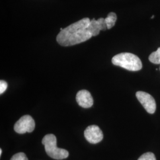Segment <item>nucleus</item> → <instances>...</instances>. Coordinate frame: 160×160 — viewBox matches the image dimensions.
Listing matches in <instances>:
<instances>
[{"label":"nucleus","instance_id":"f257e3e1","mask_svg":"<svg viewBox=\"0 0 160 160\" xmlns=\"http://www.w3.org/2000/svg\"><path fill=\"white\" fill-rule=\"evenodd\" d=\"M90 21L84 18L64 28L58 34V43L61 46H73L90 39L92 36L88 30Z\"/></svg>","mask_w":160,"mask_h":160},{"label":"nucleus","instance_id":"f03ea898","mask_svg":"<svg viewBox=\"0 0 160 160\" xmlns=\"http://www.w3.org/2000/svg\"><path fill=\"white\" fill-rule=\"evenodd\" d=\"M112 63L131 71H138L142 68L141 59L137 55L128 52L120 53L112 59Z\"/></svg>","mask_w":160,"mask_h":160},{"label":"nucleus","instance_id":"7ed1b4c3","mask_svg":"<svg viewBox=\"0 0 160 160\" xmlns=\"http://www.w3.org/2000/svg\"><path fill=\"white\" fill-rule=\"evenodd\" d=\"M42 144L45 146L47 154L55 160H63L69 156L68 151L64 149L58 148L57 138L53 134H48L42 139Z\"/></svg>","mask_w":160,"mask_h":160},{"label":"nucleus","instance_id":"20e7f679","mask_svg":"<svg viewBox=\"0 0 160 160\" xmlns=\"http://www.w3.org/2000/svg\"><path fill=\"white\" fill-rule=\"evenodd\" d=\"M34 128L35 122L32 117L29 115H24L16 123L14 129L18 133L23 134L33 131Z\"/></svg>","mask_w":160,"mask_h":160},{"label":"nucleus","instance_id":"39448f33","mask_svg":"<svg viewBox=\"0 0 160 160\" xmlns=\"http://www.w3.org/2000/svg\"><path fill=\"white\" fill-rule=\"evenodd\" d=\"M136 96L148 113L150 114L154 113L156 110V103L152 96L145 92H138Z\"/></svg>","mask_w":160,"mask_h":160},{"label":"nucleus","instance_id":"423d86ee","mask_svg":"<svg viewBox=\"0 0 160 160\" xmlns=\"http://www.w3.org/2000/svg\"><path fill=\"white\" fill-rule=\"evenodd\" d=\"M84 137L88 142L96 144L103 140V132L97 125H91L86 128L84 131Z\"/></svg>","mask_w":160,"mask_h":160},{"label":"nucleus","instance_id":"0eeeda50","mask_svg":"<svg viewBox=\"0 0 160 160\" xmlns=\"http://www.w3.org/2000/svg\"><path fill=\"white\" fill-rule=\"evenodd\" d=\"M76 100L79 106L85 109L91 108L94 102L91 93L86 90H82L77 92Z\"/></svg>","mask_w":160,"mask_h":160},{"label":"nucleus","instance_id":"6e6552de","mask_svg":"<svg viewBox=\"0 0 160 160\" xmlns=\"http://www.w3.org/2000/svg\"><path fill=\"white\" fill-rule=\"evenodd\" d=\"M106 29L108 27L104 18H100L97 20L93 18L88 26V30L92 36H97L100 30H106Z\"/></svg>","mask_w":160,"mask_h":160},{"label":"nucleus","instance_id":"1a4fd4ad","mask_svg":"<svg viewBox=\"0 0 160 160\" xmlns=\"http://www.w3.org/2000/svg\"><path fill=\"white\" fill-rule=\"evenodd\" d=\"M117 20V16L114 12H110L106 18H105V22L107 24L108 29L112 28Z\"/></svg>","mask_w":160,"mask_h":160},{"label":"nucleus","instance_id":"9d476101","mask_svg":"<svg viewBox=\"0 0 160 160\" xmlns=\"http://www.w3.org/2000/svg\"><path fill=\"white\" fill-rule=\"evenodd\" d=\"M149 60L152 63L160 64V47L149 55Z\"/></svg>","mask_w":160,"mask_h":160},{"label":"nucleus","instance_id":"9b49d317","mask_svg":"<svg viewBox=\"0 0 160 160\" xmlns=\"http://www.w3.org/2000/svg\"><path fill=\"white\" fill-rule=\"evenodd\" d=\"M138 160H156V158L152 152H148L142 155Z\"/></svg>","mask_w":160,"mask_h":160},{"label":"nucleus","instance_id":"f8f14e48","mask_svg":"<svg viewBox=\"0 0 160 160\" xmlns=\"http://www.w3.org/2000/svg\"><path fill=\"white\" fill-rule=\"evenodd\" d=\"M10 160H28V159L24 153L18 152L14 155Z\"/></svg>","mask_w":160,"mask_h":160},{"label":"nucleus","instance_id":"ddd939ff","mask_svg":"<svg viewBox=\"0 0 160 160\" xmlns=\"http://www.w3.org/2000/svg\"><path fill=\"white\" fill-rule=\"evenodd\" d=\"M8 87V84L6 82V81L4 80H1L0 81V94H2L4 93Z\"/></svg>","mask_w":160,"mask_h":160},{"label":"nucleus","instance_id":"4468645a","mask_svg":"<svg viewBox=\"0 0 160 160\" xmlns=\"http://www.w3.org/2000/svg\"><path fill=\"white\" fill-rule=\"evenodd\" d=\"M1 154H2V149H0V155H1Z\"/></svg>","mask_w":160,"mask_h":160},{"label":"nucleus","instance_id":"2eb2a0df","mask_svg":"<svg viewBox=\"0 0 160 160\" xmlns=\"http://www.w3.org/2000/svg\"><path fill=\"white\" fill-rule=\"evenodd\" d=\"M155 17V16H152V17H151V18H152H152H154V17Z\"/></svg>","mask_w":160,"mask_h":160},{"label":"nucleus","instance_id":"dca6fc26","mask_svg":"<svg viewBox=\"0 0 160 160\" xmlns=\"http://www.w3.org/2000/svg\"></svg>","mask_w":160,"mask_h":160}]
</instances>
